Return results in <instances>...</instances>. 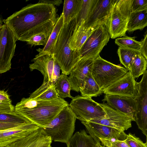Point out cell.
Wrapping results in <instances>:
<instances>
[{
    "mask_svg": "<svg viewBox=\"0 0 147 147\" xmlns=\"http://www.w3.org/2000/svg\"><path fill=\"white\" fill-rule=\"evenodd\" d=\"M59 97L54 84L49 82H43L29 97L31 98L41 99H50Z\"/></svg>",
    "mask_w": 147,
    "mask_h": 147,
    "instance_id": "cell-24",
    "label": "cell"
},
{
    "mask_svg": "<svg viewBox=\"0 0 147 147\" xmlns=\"http://www.w3.org/2000/svg\"><path fill=\"white\" fill-rule=\"evenodd\" d=\"M10 99L7 91L0 90V101L8 100Z\"/></svg>",
    "mask_w": 147,
    "mask_h": 147,
    "instance_id": "cell-41",
    "label": "cell"
},
{
    "mask_svg": "<svg viewBox=\"0 0 147 147\" xmlns=\"http://www.w3.org/2000/svg\"><path fill=\"white\" fill-rule=\"evenodd\" d=\"M52 141L51 140H50L38 147H51Z\"/></svg>",
    "mask_w": 147,
    "mask_h": 147,
    "instance_id": "cell-42",
    "label": "cell"
},
{
    "mask_svg": "<svg viewBox=\"0 0 147 147\" xmlns=\"http://www.w3.org/2000/svg\"><path fill=\"white\" fill-rule=\"evenodd\" d=\"M141 45L139 49V52L147 59V32H146L144 38L141 41Z\"/></svg>",
    "mask_w": 147,
    "mask_h": 147,
    "instance_id": "cell-38",
    "label": "cell"
},
{
    "mask_svg": "<svg viewBox=\"0 0 147 147\" xmlns=\"http://www.w3.org/2000/svg\"><path fill=\"white\" fill-rule=\"evenodd\" d=\"M135 38V37H131L125 35L115 39V43L120 47L139 51L141 42L136 40Z\"/></svg>",
    "mask_w": 147,
    "mask_h": 147,
    "instance_id": "cell-32",
    "label": "cell"
},
{
    "mask_svg": "<svg viewBox=\"0 0 147 147\" xmlns=\"http://www.w3.org/2000/svg\"><path fill=\"white\" fill-rule=\"evenodd\" d=\"M69 106L81 121H87L103 118L105 113L102 107L91 98L79 95L73 97Z\"/></svg>",
    "mask_w": 147,
    "mask_h": 147,
    "instance_id": "cell-7",
    "label": "cell"
},
{
    "mask_svg": "<svg viewBox=\"0 0 147 147\" xmlns=\"http://www.w3.org/2000/svg\"><path fill=\"white\" fill-rule=\"evenodd\" d=\"M94 59L81 58L71 69L68 77L71 90L78 92L83 88L86 77L91 71Z\"/></svg>",
    "mask_w": 147,
    "mask_h": 147,
    "instance_id": "cell-15",
    "label": "cell"
},
{
    "mask_svg": "<svg viewBox=\"0 0 147 147\" xmlns=\"http://www.w3.org/2000/svg\"><path fill=\"white\" fill-rule=\"evenodd\" d=\"M136 82L129 71L123 77L103 90V93L134 98Z\"/></svg>",
    "mask_w": 147,
    "mask_h": 147,
    "instance_id": "cell-18",
    "label": "cell"
},
{
    "mask_svg": "<svg viewBox=\"0 0 147 147\" xmlns=\"http://www.w3.org/2000/svg\"><path fill=\"white\" fill-rule=\"evenodd\" d=\"M0 122L23 125L32 123L15 111L0 113Z\"/></svg>",
    "mask_w": 147,
    "mask_h": 147,
    "instance_id": "cell-31",
    "label": "cell"
},
{
    "mask_svg": "<svg viewBox=\"0 0 147 147\" xmlns=\"http://www.w3.org/2000/svg\"><path fill=\"white\" fill-rule=\"evenodd\" d=\"M4 23L0 28V74L11 69L17 41L12 31Z\"/></svg>",
    "mask_w": 147,
    "mask_h": 147,
    "instance_id": "cell-10",
    "label": "cell"
},
{
    "mask_svg": "<svg viewBox=\"0 0 147 147\" xmlns=\"http://www.w3.org/2000/svg\"><path fill=\"white\" fill-rule=\"evenodd\" d=\"M81 122L85 126L89 135L95 141L99 140V138L110 140L120 141H124L126 138L127 134L124 131L95 123Z\"/></svg>",
    "mask_w": 147,
    "mask_h": 147,
    "instance_id": "cell-14",
    "label": "cell"
},
{
    "mask_svg": "<svg viewBox=\"0 0 147 147\" xmlns=\"http://www.w3.org/2000/svg\"><path fill=\"white\" fill-rule=\"evenodd\" d=\"M68 104L60 97L50 99L23 98L15 106V111L43 128Z\"/></svg>",
    "mask_w": 147,
    "mask_h": 147,
    "instance_id": "cell-2",
    "label": "cell"
},
{
    "mask_svg": "<svg viewBox=\"0 0 147 147\" xmlns=\"http://www.w3.org/2000/svg\"><path fill=\"white\" fill-rule=\"evenodd\" d=\"M101 147H108L104 145H101Z\"/></svg>",
    "mask_w": 147,
    "mask_h": 147,
    "instance_id": "cell-44",
    "label": "cell"
},
{
    "mask_svg": "<svg viewBox=\"0 0 147 147\" xmlns=\"http://www.w3.org/2000/svg\"><path fill=\"white\" fill-rule=\"evenodd\" d=\"M15 111V106L12 104L11 99L0 101V113H11Z\"/></svg>",
    "mask_w": 147,
    "mask_h": 147,
    "instance_id": "cell-36",
    "label": "cell"
},
{
    "mask_svg": "<svg viewBox=\"0 0 147 147\" xmlns=\"http://www.w3.org/2000/svg\"><path fill=\"white\" fill-rule=\"evenodd\" d=\"M139 52V51L119 47L117 53L120 62L128 71L130 70L135 57Z\"/></svg>",
    "mask_w": 147,
    "mask_h": 147,
    "instance_id": "cell-29",
    "label": "cell"
},
{
    "mask_svg": "<svg viewBox=\"0 0 147 147\" xmlns=\"http://www.w3.org/2000/svg\"><path fill=\"white\" fill-rule=\"evenodd\" d=\"M128 71L125 67L103 59L99 55L93 60L91 74L102 91L123 77Z\"/></svg>",
    "mask_w": 147,
    "mask_h": 147,
    "instance_id": "cell-6",
    "label": "cell"
},
{
    "mask_svg": "<svg viewBox=\"0 0 147 147\" xmlns=\"http://www.w3.org/2000/svg\"><path fill=\"white\" fill-rule=\"evenodd\" d=\"M3 24L0 23V28L2 26Z\"/></svg>",
    "mask_w": 147,
    "mask_h": 147,
    "instance_id": "cell-45",
    "label": "cell"
},
{
    "mask_svg": "<svg viewBox=\"0 0 147 147\" xmlns=\"http://www.w3.org/2000/svg\"><path fill=\"white\" fill-rule=\"evenodd\" d=\"M133 0H117L105 24L110 38L125 35Z\"/></svg>",
    "mask_w": 147,
    "mask_h": 147,
    "instance_id": "cell-5",
    "label": "cell"
},
{
    "mask_svg": "<svg viewBox=\"0 0 147 147\" xmlns=\"http://www.w3.org/2000/svg\"><path fill=\"white\" fill-rule=\"evenodd\" d=\"M77 117L68 104L45 128L44 132L52 140L66 144L74 131Z\"/></svg>",
    "mask_w": 147,
    "mask_h": 147,
    "instance_id": "cell-4",
    "label": "cell"
},
{
    "mask_svg": "<svg viewBox=\"0 0 147 147\" xmlns=\"http://www.w3.org/2000/svg\"><path fill=\"white\" fill-rule=\"evenodd\" d=\"M54 85L59 97L63 99L67 97L73 98L70 94L71 87L67 75L62 73Z\"/></svg>",
    "mask_w": 147,
    "mask_h": 147,
    "instance_id": "cell-27",
    "label": "cell"
},
{
    "mask_svg": "<svg viewBox=\"0 0 147 147\" xmlns=\"http://www.w3.org/2000/svg\"><path fill=\"white\" fill-rule=\"evenodd\" d=\"M129 147H147V142L144 143L138 137L129 133L123 141Z\"/></svg>",
    "mask_w": 147,
    "mask_h": 147,
    "instance_id": "cell-34",
    "label": "cell"
},
{
    "mask_svg": "<svg viewBox=\"0 0 147 147\" xmlns=\"http://www.w3.org/2000/svg\"><path fill=\"white\" fill-rule=\"evenodd\" d=\"M51 140L43 129L39 128L27 136L12 143L7 147H38Z\"/></svg>",
    "mask_w": 147,
    "mask_h": 147,
    "instance_id": "cell-19",
    "label": "cell"
},
{
    "mask_svg": "<svg viewBox=\"0 0 147 147\" xmlns=\"http://www.w3.org/2000/svg\"><path fill=\"white\" fill-rule=\"evenodd\" d=\"M117 0H94L84 27L87 29L105 24Z\"/></svg>",
    "mask_w": 147,
    "mask_h": 147,
    "instance_id": "cell-13",
    "label": "cell"
},
{
    "mask_svg": "<svg viewBox=\"0 0 147 147\" xmlns=\"http://www.w3.org/2000/svg\"><path fill=\"white\" fill-rule=\"evenodd\" d=\"M7 147V146H6V147Z\"/></svg>",
    "mask_w": 147,
    "mask_h": 147,
    "instance_id": "cell-46",
    "label": "cell"
},
{
    "mask_svg": "<svg viewBox=\"0 0 147 147\" xmlns=\"http://www.w3.org/2000/svg\"><path fill=\"white\" fill-rule=\"evenodd\" d=\"M95 144L92 136L82 129L73 135L67 145V147H93Z\"/></svg>",
    "mask_w": 147,
    "mask_h": 147,
    "instance_id": "cell-23",
    "label": "cell"
},
{
    "mask_svg": "<svg viewBox=\"0 0 147 147\" xmlns=\"http://www.w3.org/2000/svg\"><path fill=\"white\" fill-rule=\"evenodd\" d=\"M147 66V59L139 51L135 57L129 71L135 79L144 73Z\"/></svg>",
    "mask_w": 147,
    "mask_h": 147,
    "instance_id": "cell-28",
    "label": "cell"
},
{
    "mask_svg": "<svg viewBox=\"0 0 147 147\" xmlns=\"http://www.w3.org/2000/svg\"><path fill=\"white\" fill-rule=\"evenodd\" d=\"M110 38L105 24L97 26L80 50V59H94L99 55Z\"/></svg>",
    "mask_w": 147,
    "mask_h": 147,
    "instance_id": "cell-8",
    "label": "cell"
},
{
    "mask_svg": "<svg viewBox=\"0 0 147 147\" xmlns=\"http://www.w3.org/2000/svg\"><path fill=\"white\" fill-rule=\"evenodd\" d=\"M64 24L62 13L57 18L54 28L51 34L47 43L42 49H36L39 55L49 54L53 55L55 43Z\"/></svg>",
    "mask_w": 147,
    "mask_h": 147,
    "instance_id": "cell-21",
    "label": "cell"
},
{
    "mask_svg": "<svg viewBox=\"0 0 147 147\" xmlns=\"http://www.w3.org/2000/svg\"><path fill=\"white\" fill-rule=\"evenodd\" d=\"M55 6L43 3L30 4L16 11L3 21L13 33L17 40L36 26L50 20H57Z\"/></svg>",
    "mask_w": 147,
    "mask_h": 147,
    "instance_id": "cell-1",
    "label": "cell"
},
{
    "mask_svg": "<svg viewBox=\"0 0 147 147\" xmlns=\"http://www.w3.org/2000/svg\"><path fill=\"white\" fill-rule=\"evenodd\" d=\"M38 3H43L49 4L54 6H59L63 3V1L61 0H40L39 1Z\"/></svg>",
    "mask_w": 147,
    "mask_h": 147,
    "instance_id": "cell-40",
    "label": "cell"
},
{
    "mask_svg": "<svg viewBox=\"0 0 147 147\" xmlns=\"http://www.w3.org/2000/svg\"><path fill=\"white\" fill-rule=\"evenodd\" d=\"M40 128L32 123L0 131V147L7 146L25 138Z\"/></svg>",
    "mask_w": 147,
    "mask_h": 147,
    "instance_id": "cell-17",
    "label": "cell"
},
{
    "mask_svg": "<svg viewBox=\"0 0 147 147\" xmlns=\"http://www.w3.org/2000/svg\"><path fill=\"white\" fill-rule=\"evenodd\" d=\"M147 26V9L131 12L127 26V30L132 32L142 30Z\"/></svg>",
    "mask_w": 147,
    "mask_h": 147,
    "instance_id": "cell-22",
    "label": "cell"
},
{
    "mask_svg": "<svg viewBox=\"0 0 147 147\" xmlns=\"http://www.w3.org/2000/svg\"><path fill=\"white\" fill-rule=\"evenodd\" d=\"M98 140L102 145L108 147H129L123 141L110 140L102 138Z\"/></svg>",
    "mask_w": 147,
    "mask_h": 147,
    "instance_id": "cell-35",
    "label": "cell"
},
{
    "mask_svg": "<svg viewBox=\"0 0 147 147\" xmlns=\"http://www.w3.org/2000/svg\"><path fill=\"white\" fill-rule=\"evenodd\" d=\"M81 0H65L63 12L64 23H69L77 16L80 8Z\"/></svg>",
    "mask_w": 147,
    "mask_h": 147,
    "instance_id": "cell-26",
    "label": "cell"
},
{
    "mask_svg": "<svg viewBox=\"0 0 147 147\" xmlns=\"http://www.w3.org/2000/svg\"><path fill=\"white\" fill-rule=\"evenodd\" d=\"M136 113L134 121L142 133L147 137V71L141 80L135 83Z\"/></svg>",
    "mask_w": 147,
    "mask_h": 147,
    "instance_id": "cell-9",
    "label": "cell"
},
{
    "mask_svg": "<svg viewBox=\"0 0 147 147\" xmlns=\"http://www.w3.org/2000/svg\"><path fill=\"white\" fill-rule=\"evenodd\" d=\"M81 96L92 98L97 97L103 93L102 90L95 81L91 72L86 77L83 88L80 90Z\"/></svg>",
    "mask_w": 147,
    "mask_h": 147,
    "instance_id": "cell-25",
    "label": "cell"
},
{
    "mask_svg": "<svg viewBox=\"0 0 147 147\" xmlns=\"http://www.w3.org/2000/svg\"><path fill=\"white\" fill-rule=\"evenodd\" d=\"M147 9V0H133L131 5L132 11H137Z\"/></svg>",
    "mask_w": 147,
    "mask_h": 147,
    "instance_id": "cell-37",
    "label": "cell"
},
{
    "mask_svg": "<svg viewBox=\"0 0 147 147\" xmlns=\"http://www.w3.org/2000/svg\"><path fill=\"white\" fill-rule=\"evenodd\" d=\"M84 22L79 26H76L70 40V46L72 50L79 52L87 39L95 28L87 29L84 27Z\"/></svg>",
    "mask_w": 147,
    "mask_h": 147,
    "instance_id": "cell-20",
    "label": "cell"
},
{
    "mask_svg": "<svg viewBox=\"0 0 147 147\" xmlns=\"http://www.w3.org/2000/svg\"><path fill=\"white\" fill-rule=\"evenodd\" d=\"M96 144L93 147H101V144L100 142L99 141H95Z\"/></svg>",
    "mask_w": 147,
    "mask_h": 147,
    "instance_id": "cell-43",
    "label": "cell"
},
{
    "mask_svg": "<svg viewBox=\"0 0 147 147\" xmlns=\"http://www.w3.org/2000/svg\"><path fill=\"white\" fill-rule=\"evenodd\" d=\"M94 0H81L78 13L76 17V25L79 26L87 18L92 9Z\"/></svg>",
    "mask_w": 147,
    "mask_h": 147,
    "instance_id": "cell-30",
    "label": "cell"
},
{
    "mask_svg": "<svg viewBox=\"0 0 147 147\" xmlns=\"http://www.w3.org/2000/svg\"><path fill=\"white\" fill-rule=\"evenodd\" d=\"M102 101L106 102L105 103L112 108L129 117L134 121L136 110L134 98L105 94Z\"/></svg>",
    "mask_w": 147,
    "mask_h": 147,
    "instance_id": "cell-16",
    "label": "cell"
},
{
    "mask_svg": "<svg viewBox=\"0 0 147 147\" xmlns=\"http://www.w3.org/2000/svg\"><path fill=\"white\" fill-rule=\"evenodd\" d=\"M51 32L42 33L34 35L25 42L27 44L30 45L31 47L33 46H45L47 43Z\"/></svg>",
    "mask_w": 147,
    "mask_h": 147,
    "instance_id": "cell-33",
    "label": "cell"
},
{
    "mask_svg": "<svg viewBox=\"0 0 147 147\" xmlns=\"http://www.w3.org/2000/svg\"><path fill=\"white\" fill-rule=\"evenodd\" d=\"M29 64L30 71L35 69L40 72L43 76V82H50L55 84L60 75V67L53 55L45 54L36 55Z\"/></svg>",
    "mask_w": 147,
    "mask_h": 147,
    "instance_id": "cell-11",
    "label": "cell"
},
{
    "mask_svg": "<svg viewBox=\"0 0 147 147\" xmlns=\"http://www.w3.org/2000/svg\"><path fill=\"white\" fill-rule=\"evenodd\" d=\"M23 125L0 122V131L16 127Z\"/></svg>",
    "mask_w": 147,
    "mask_h": 147,
    "instance_id": "cell-39",
    "label": "cell"
},
{
    "mask_svg": "<svg viewBox=\"0 0 147 147\" xmlns=\"http://www.w3.org/2000/svg\"><path fill=\"white\" fill-rule=\"evenodd\" d=\"M76 25V17L67 23H64L55 43L53 56L58 63L62 73L69 75L80 59L79 52L71 50L70 38Z\"/></svg>",
    "mask_w": 147,
    "mask_h": 147,
    "instance_id": "cell-3",
    "label": "cell"
},
{
    "mask_svg": "<svg viewBox=\"0 0 147 147\" xmlns=\"http://www.w3.org/2000/svg\"><path fill=\"white\" fill-rule=\"evenodd\" d=\"M99 104L105 113L104 117L100 119L87 121L99 123L123 131H124L131 127V122L133 121L132 118L112 108L105 103Z\"/></svg>",
    "mask_w": 147,
    "mask_h": 147,
    "instance_id": "cell-12",
    "label": "cell"
}]
</instances>
